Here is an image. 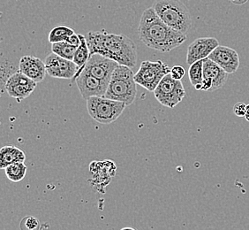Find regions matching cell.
Returning <instances> with one entry per match:
<instances>
[{
  "mask_svg": "<svg viewBox=\"0 0 249 230\" xmlns=\"http://www.w3.org/2000/svg\"><path fill=\"white\" fill-rule=\"evenodd\" d=\"M47 75L58 79H74L79 67L72 60L58 56L53 53L48 55L45 60Z\"/></svg>",
  "mask_w": 249,
  "mask_h": 230,
  "instance_id": "9c48e42d",
  "label": "cell"
},
{
  "mask_svg": "<svg viewBox=\"0 0 249 230\" xmlns=\"http://www.w3.org/2000/svg\"><path fill=\"white\" fill-rule=\"evenodd\" d=\"M76 49L77 47L67 43L66 41L53 43V46H52L53 53L69 60L73 59Z\"/></svg>",
  "mask_w": 249,
  "mask_h": 230,
  "instance_id": "44dd1931",
  "label": "cell"
},
{
  "mask_svg": "<svg viewBox=\"0 0 249 230\" xmlns=\"http://www.w3.org/2000/svg\"><path fill=\"white\" fill-rule=\"evenodd\" d=\"M87 101V109L93 120L101 124H110L122 115L126 105L106 96H91Z\"/></svg>",
  "mask_w": 249,
  "mask_h": 230,
  "instance_id": "5b68a950",
  "label": "cell"
},
{
  "mask_svg": "<svg viewBox=\"0 0 249 230\" xmlns=\"http://www.w3.org/2000/svg\"><path fill=\"white\" fill-rule=\"evenodd\" d=\"M228 73L216 63L206 58L203 59V81L201 91H216L223 88L228 79Z\"/></svg>",
  "mask_w": 249,
  "mask_h": 230,
  "instance_id": "ba28073f",
  "label": "cell"
},
{
  "mask_svg": "<svg viewBox=\"0 0 249 230\" xmlns=\"http://www.w3.org/2000/svg\"><path fill=\"white\" fill-rule=\"evenodd\" d=\"M37 82H35L23 73H15L5 83V90L9 96L17 99L18 102L29 97L36 88Z\"/></svg>",
  "mask_w": 249,
  "mask_h": 230,
  "instance_id": "30bf717a",
  "label": "cell"
},
{
  "mask_svg": "<svg viewBox=\"0 0 249 230\" xmlns=\"http://www.w3.org/2000/svg\"><path fill=\"white\" fill-rule=\"evenodd\" d=\"M208 58L220 66L229 75L237 72L240 67L239 54L228 46L218 45Z\"/></svg>",
  "mask_w": 249,
  "mask_h": 230,
  "instance_id": "4fadbf2b",
  "label": "cell"
},
{
  "mask_svg": "<svg viewBox=\"0 0 249 230\" xmlns=\"http://www.w3.org/2000/svg\"><path fill=\"white\" fill-rule=\"evenodd\" d=\"M66 42H67L68 43H70V44H72L73 46H75V47H79L80 46V44L82 43V41H81V38H80V35L78 34H73L72 36H70L66 40Z\"/></svg>",
  "mask_w": 249,
  "mask_h": 230,
  "instance_id": "484cf974",
  "label": "cell"
},
{
  "mask_svg": "<svg viewBox=\"0 0 249 230\" xmlns=\"http://www.w3.org/2000/svg\"><path fill=\"white\" fill-rule=\"evenodd\" d=\"M74 34V30L67 25H58L51 30L49 34V42L51 43L66 41L70 36Z\"/></svg>",
  "mask_w": 249,
  "mask_h": 230,
  "instance_id": "ffe728a7",
  "label": "cell"
},
{
  "mask_svg": "<svg viewBox=\"0 0 249 230\" xmlns=\"http://www.w3.org/2000/svg\"><path fill=\"white\" fill-rule=\"evenodd\" d=\"M25 159L24 152L14 145H5L0 150V168L2 169L12 164L24 162Z\"/></svg>",
  "mask_w": 249,
  "mask_h": 230,
  "instance_id": "2e32d148",
  "label": "cell"
},
{
  "mask_svg": "<svg viewBox=\"0 0 249 230\" xmlns=\"http://www.w3.org/2000/svg\"><path fill=\"white\" fill-rule=\"evenodd\" d=\"M79 35H80L82 43L80 44V46L76 49V52L74 53V57H73V59H72V61L75 63L78 67H79V71L77 72L74 79L81 74L82 69L84 68L86 63L89 60V58L90 57V53H89V46H88L87 38H85V36L81 35V34H79Z\"/></svg>",
  "mask_w": 249,
  "mask_h": 230,
  "instance_id": "e0dca14e",
  "label": "cell"
},
{
  "mask_svg": "<svg viewBox=\"0 0 249 230\" xmlns=\"http://www.w3.org/2000/svg\"><path fill=\"white\" fill-rule=\"evenodd\" d=\"M170 74L174 79L181 81V79L186 75V69L180 65H176V66H174V67L171 68Z\"/></svg>",
  "mask_w": 249,
  "mask_h": 230,
  "instance_id": "cb8c5ba5",
  "label": "cell"
},
{
  "mask_svg": "<svg viewBox=\"0 0 249 230\" xmlns=\"http://www.w3.org/2000/svg\"><path fill=\"white\" fill-rule=\"evenodd\" d=\"M28 168L24 162L12 164L5 168V175L11 182H19L24 179Z\"/></svg>",
  "mask_w": 249,
  "mask_h": 230,
  "instance_id": "d6986e66",
  "label": "cell"
},
{
  "mask_svg": "<svg viewBox=\"0 0 249 230\" xmlns=\"http://www.w3.org/2000/svg\"><path fill=\"white\" fill-rule=\"evenodd\" d=\"M19 71L23 73L35 82H43L46 76L45 63L41 58L35 56H24L21 58L19 63Z\"/></svg>",
  "mask_w": 249,
  "mask_h": 230,
  "instance_id": "9a60e30c",
  "label": "cell"
},
{
  "mask_svg": "<svg viewBox=\"0 0 249 230\" xmlns=\"http://www.w3.org/2000/svg\"><path fill=\"white\" fill-rule=\"evenodd\" d=\"M79 91L84 99L91 96H105L109 83L82 71L74 79Z\"/></svg>",
  "mask_w": 249,
  "mask_h": 230,
  "instance_id": "7c38bea8",
  "label": "cell"
},
{
  "mask_svg": "<svg viewBox=\"0 0 249 230\" xmlns=\"http://www.w3.org/2000/svg\"><path fill=\"white\" fill-rule=\"evenodd\" d=\"M39 226H40V222L36 218H35L33 216H27L20 222L21 230H38Z\"/></svg>",
  "mask_w": 249,
  "mask_h": 230,
  "instance_id": "603a6c76",
  "label": "cell"
},
{
  "mask_svg": "<svg viewBox=\"0 0 249 230\" xmlns=\"http://www.w3.org/2000/svg\"><path fill=\"white\" fill-rule=\"evenodd\" d=\"M153 92L158 102L168 108H174L186 96L182 82L173 78L171 74L163 77Z\"/></svg>",
  "mask_w": 249,
  "mask_h": 230,
  "instance_id": "52a82bcc",
  "label": "cell"
},
{
  "mask_svg": "<svg viewBox=\"0 0 249 230\" xmlns=\"http://www.w3.org/2000/svg\"><path fill=\"white\" fill-rule=\"evenodd\" d=\"M19 71V66L16 67L14 64H11L9 61L1 60V90L2 93L4 92L5 83L10 77H12L15 73Z\"/></svg>",
  "mask_w": 249,
  "mask_h": 230,
  "instance_id": "7402d4cb",
  "label": "cell"
},
{
  "mask_svg": "<svg viewBox=\"0 0 249 230\" xmlns=\"http://www.w3.org/2000/svg\"><path fill=\"white\" fill-rule=\"evenodd\" d=\"M170 72V67L160 59L157 61L144 60L134 75V81L147 91H154L163 77Z\"/></svg>",
  "mask_w": 249,
  "mask_h": 230,
  "instance_id": "8992f818",
  "label": "cell"
},
{
  "mask_svg": "<svg viewBox=\"0 0 249 230\" xmlns=\"http://www.w3.org/2000/svg\"><path fill=\"white\" fill-rule=\"evenodd\" d=\"M230 1L232 4H234V5H242L246 4L249 0H230Z\"/></svg>",
  "mask_w": 249,
  "mask_h": 230,
  "instance_id": "4316f807",
  "label": "cell"
},
{
  "mask_svg": "<svg viewBox=\"0 0 249 230\" xmlns=\"http://www.w3.org/2000/svg\"><path fill=\"white\" fill-rule=\"evenodd\" d=\"M119 63L115 60L105 57L100 54L91 55L82 71L90 74L93 77L100 79L102 81L110 82V78L117 67H119Z\"/></svg>",
  "mask_w": 249,
  "mask_h": 230,
  "instance_id": "8fae6325",
  "label": "cell"
},
{
  "mask_svg": "<svg viewBox=\"0 0 249 230\" xmlns=\"http://www.w3.org/2000/svg\"><path fill=\"white\" fill-rule=\"evenodd\" d=\"M136 84L132 68L124 65H119L111 76L105 96L123 102L126 106H129L136 97Z\"/></svg>",
  "mask_w": 249,
  "mask_h": 230,
  "instance_id": "277c9868",
  "label": "cell"
},
{
  "mask_svg": "<svg viewBox=\"0 0 249 230\" xmlns=\"http://www.w3.org/2000/svg\"><path fill=\"white\" fill-rule=\"evenodd\" d=\"M90 56L100 54L120 65L133 67L137 63L136 44L122 34L108 33L106 30L90 31L86 37Z\"/></svg>",
  "mask_w": 249,
  "mask_h": 230,
  "instance_id": "6da1fadb",
  "label": "cell"
},
{
  "mask_svg": "<svg viewBox=\"0 0 249 230\" xmlns=\"http://www.w3.org/2000/svg\"><path fill=\"white\" fill-rule=\"evenodd\" d=\"M219 45L215 38H200L190 43L187 49V63L190 66L198 60L204 59L210 56Z\"/></svg>",
  "mask_w": 249,
  "mask_h": 230,
  "instance_id": "5bb4252c",
  "label": "cell"
},
{
  "mask_svg": "<svg viewBox=\"0 0 249 230\" xmlns=\"http://www.w3.org/2000/svg\"><path fill=\"white\" fill-rule=\"evenodd\" d=\"M152 7L164 23L187 35L191 28V15L180 0H156Z\"/></svg>",
  "mask_w": 249,
  "mask_h": 230,
  "instance_id": "3957f363",
  "label": "cell"
},
{
  "mask_svg": "<svg viewBox=\"0 0 249 230\" xmlns=\"http://www.w3.org/2000/svg\"><path fill=\"white\" fill-rule=\"evenodd\" d=\"M245 118H246V120L249 121V104L247 105V112H246V115H245Z\"/></svg>",
  "mask_w": 249,
  "mask_h": 230,
  "instance_id": "83f0119b",
  "label": "cell"
},
{
  "mask_svg": "<svg viewBox=\"0 0 249 230\" xmlns=\"http://www.w3.org/2000/svg\"><path fill=\"white\" fill-rule=\"evenodd\" d=\"M188 77L195 89L196 91H201V83L203 81V59L198 60L190 65Z\"/></svg>",
  "mask_w": 249,
  "mask_h": 230,
  "instance_id": "ac0fdd59",
  "label": "cell"
},
{
  "mask_svg": "<svg viewBox=\"0 0 249 230\" xmlns=\"http://www.w3.org/2000/svg\"><path fill=\"white\" fill-rule=\"evenodd\" d=\"M246 112H247V105H245L244 103L239 102L235 104V106H233V113L238 117H245Z\"/></svg>",
  "mask_w": 249,
  "mask_h": 230,
  "instance_id": "d4e9b609",
  "label": "cell"
},
{
  "mask_svg": "<svg viewBox=\"0 0 249 230\" xmlns=\"http://www.w3.org/2000/svg\"><path fill=\"white\" fill-rule=\"evenodd\" d=\"M139 38L149 48L162 53H169L180 46L187 35L169 27L155 12L153 7L145 10L140 19Z\"/></svg>",
  "mask_w": 249,
  "mask_h": 230,
  "instance_id": "7a4b0ae2",
  "label": "cell"
}]
</instances>
